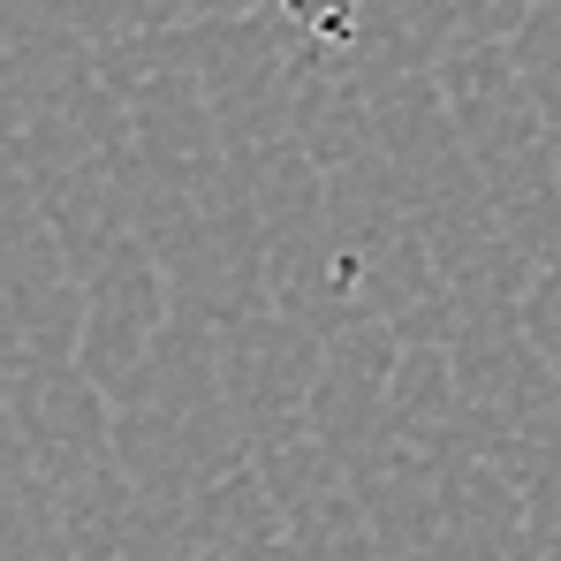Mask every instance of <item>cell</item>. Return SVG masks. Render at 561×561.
<instances>
[{"instance_id":"1","label":"cell","mask_w":561,"mask_h":561,"mask_svg":"<svg viewBox=\"0 0 561 561\" xmlns=\"http://www.w3.org/2000/svg\"><path fill=\"white\" fill-rule=\"evenodd\" d=\"M280 8L304 23L311 46H350L357 38V0H280Z\"/></svg>"}]
</instances>
